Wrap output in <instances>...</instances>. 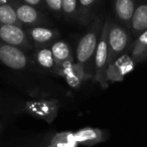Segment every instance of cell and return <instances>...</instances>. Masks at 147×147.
<instances>
[{
	"label": "cell",
	"mask_w": 147,
	"mask_h": 147,
	"mask_svg": "<svg viewBox=\"0 0 147 147\" xmlns=\"http://www.w3.org/2000/svg\"><path fill=\"white\" fill-rule=\"evenodd\" d=\"M29 38L37 45H47L51 42L59 35L57 31L42 26H34L27 30Z\"/></svg>",
	"instance_id": "5bb4252c"
},
{
	"label": "cell",
	"mask_w": 147,
	"mask_h": 147,
	"mask_svg": "<svg viewBox=\"0 0 147 147\" xmlns=\"http://www.w3.org/2000/svg\"><path fill=\"white\" fill-rule=\"evenodd\" d=\"M134 61L131 57H118L112 65L107 67L106 77L108 82H121L125 75L132 71Z\"/></svg>",
	"instance_id": "8992f818"
},
{
	"label": "cell",
	"mask_w": 147,
	"mask_h": 147,
	"mask_svg": "<svg viewBox=\"0 0 147 147\" xmlns=\"http://www.w3.org/2000/svg\"><path fill=\"white\" fill-rule=\"evenodd\" d=\"M51 144L53 147H78L79 143L77 142L75 135L73 132H59L53 137Z\"/></svg>",
	"instance_id": "e0dca14e"
},
{
	"label": "cell",
	"mask_w": 147,
	"mask_h": 147,
	"mask_svg": "<svg viewBox=\"0 0 147 147\" xmlns=\"http://www.w3.org/2000/svg\"><path fill=\"white\" fill-rule=\"evenodd\" d=\"M7 1H8V0H0V5L5 4V3H7Z\"/></svg>",
	"instance_id": "603a6c76"
},
{
	"label": "cell",
	"mask_w": 147,
	"mask_h": 147,
	"mask_svg": "<svg viewBox=\"0 0 147 147\" xmlns=\"http://www.w3.org/2000/svg\"><path fill=\"white\" fill-rule=\"evenodd\" d=\"M45 4L49 7V10L55 13H63L61 11V0H45Z\"/></svg>",
	"instance_id": "44dd1931"
},
{
	"label": "cell",
	"mask_w": 147,
	"mask_h": 147,
	"mask_svg": "<svg viewBox=\"0 0 147 147\" xmlns=\"http://www.w3.org/2000/svg\"><path fill=\"white\" fill-rule=\"evenodd\" d=\"M98 0H78L79 10L78 18L80 22L87 24L90 21L92 14L95 10Z\"/></svg>",
	"instance_id": "2e32d148"
},
{
	"label": "cell",
	"mask_w": 147,
	"mask_h": 147,
	"mask_svg": "<svg viewBox=\"0 0 147 147\" xmlns=\"http://www.w3.org/2000/svg\"><path fill=\"white\" fill-rule=\"evenodd\" d=\"M74 135L77 142L84 146H93L106 140L104 132L101 129L92 128V127L80 129L79 131L74 133Z\"/></svg>",
	"instance_id": "9c48e42d"
},
{
	"label": "cell",
	"mask_w": 147,
	"mask_h": 147,
	"mask_svg": "<svg viewBox=\"0 0 147 147\" xmlns=\"http://www.w3.org/2000/svg\"><path fill=\"white\" fill-rule=\"evenodd\" d=\"M112 18L108 16L103 22L101 29L100 38L97 45L96 53L94 57V69H95V80L103 87L106 88L108 85L106 71L107 63H108V32Z\"/></svg>",
	"instance_id": "7a4b0ae2"
},
{
	"label": "cell",
	"mask_w": 147,
	"mask_h": 147,
	"mask_svg": "<svg viewBox=\"0 0 147 147\" xmlns=\"http://www.w3.org/2000/svg\"><path fill=\"white\" fill-rule=\"evenodd\" d=\"M0 24H16L21 26L13 5L8 3L0 5Z\"/></svg>",
	"instance_id": "ac0fdd59"
},
{
	"label": "cell",
	"mask_w": 147,
	"mask_h": 147,
	"mask_svg": "<svg viewBox=\"0 0 147 147\" xmlns=\"http://www.w3.org/2000/svg\"><path fill=\"white\" fill-rule=\"evenodd\" d=\"M129 29L137 37L147 30V3L142 2L135 7L132 18L130 21Z\"/></svg>",
	"instance_id": "8fae6325"
},
{
	"label": "cell",
	"mask_w": 147,
	"mask_h": 147,
	"mask_svg": "<svg viewBox=\"0 0 147 147\" xmlns=\"http://www.w3.org/2000/svg\"><path fill=\"white\" fill-rule=\"evenodd\" d=\"M131 59L139 63L147 59V30L141 33L131 47Z\"/></svg>",
	"instance_id": "9a60e30c"
},
{
	"label": "cell",
	"mask_w": 147,
	"mask_h": 147,
	"mask_svg": "<svg viewBox=\"0 0 147 147\" xmlns=\"http://www.w3.org/2000/svg\"><path fill=\"white\" fill-rule=\"evenodd\" d=\"M102 16H98L91 23L86 34L80 39L76 51V63L85 69L87 77L91 74L90 67L94 61L95 53L102 29Z\"/></svg>",
	"instance_id": "6da1fadb"
},
{
	"label": "cell",
	"mask_w": 147,
	"mask_h": 147,
	"mask_svg": "<svg viewBox=\"0 0 147 147\" xmlns=\"http://www.w3.org/2000/svg\"><path fill=\"white\" fill-rule=\"evenodd\" d=\"M0 61L12 69H22L27 65V57L20 47L6 43L0 45Z\"/></svg>",
	"instance_id": "5b68a950"
},
{
	"label": "cell",
	"mask_w": 147,
	"mask_h": 147,
	"mask_svg": "<svg viewBox=\"0 0 147 147\" xmlns=\"http://www.w3.org/2000/svg\"><path fill=\"white\" fill-rule=\"evenodd\" d=\"M26 109L32 115L40 117L49 122L53 121L57 114V104L55 101L28 102L26 104Z\"/></svg>",
	"instance_id": "52a82bcc"
},
{
	"label": "cell",
	"mask_w": 147,
	"mask_h": 147,
	"mask_svg": "<svg viewBox=\"0 0 147 147\" xmlns=\"http://www.w3.org/2000/svg\"><path fill=\"white\" fill-rule=\"evenodd\" d=\"M14 8L16 11L17 19L21 25H35L43 21L42 15L34 6L21 3V4H15Z\"/></svg>",
	"instance_id": "ba28073f"
},
{
	"label": "cell",
	"mask_w": 147,
	"mask_h": 147,
	"mask_svg": "<svg viewBox=\"0 0 147 147\" xmlns=\"http://www.w3.org/2000/svg\"><path fill=\"white\" fill-rule=\"evenodd\" d=\"M22 1L25 4L31 5V6H34V7L40 5V3L42 2V0H22Z\"/></svg>",
	"instance_id": "7402d4cb"
},
{
	"label": "cell",
	"mask_w": 147,
	"mask_h": 147,
	"mask_svg": "<svg viewBox=\"0 0 147 147\" xmlns=\"http://www.w3.org/2000/svg\"><path fill=\"white\" fill-rule=\"evenodd\" d=\"M36 61L40 67L47 69H51L53 67H57L53 59V53L51 49H40L36 53Z\"/></svg>",
	"instance_id": "d6986e66"
},
{
	"label": "cell",
	"mask_w": 147,
	"mask_h": 147,
	"mask_svg": "<svg viewBox=\"0 0 147 147\" xmlns=\"http://www.w3.org/2000/svg\"><path fill=\"white\" fill-rule=\"evenodd\" d=\"M130 42V36L126 27L111 21L108 32V63L107 67L112 65L120 55L126 51Z\"/></svg>",
	"instance_id": "3957f363"
},
{
	"label": "cell",
	"mask_w": 147,
	"mask_h": 147,
	"mask_svg": "<svg viewBox=\"0 0 147 147\" xmlns=\"http://www.w3.org/2000/svg\"><path fill=\"white\" fill-rule=\"evenodd\" d=\"M114 13L120 23L129 28L133 12L135 10V0H113Z\"/></svg>",
	"instance_id": "30bf717a"
},
{
	"label": "cell",
	"mask_w": 147,
	"mask_h": 147,
	"mask_svg": "<svg viewBox=\"0 0 147 147\" xmlns=\"http://www.w3.org/2000/svg\"><path fill=\"white\" fill-rule=\"evenodd\" d=\"M47 147H53V145H51V144H49V145H47Z\"/></svg>",
	"instance_id": "cb8c5ba5"
},
{
	"label": "cell",
	"mask_w": 147,
	"mask_h": 147,
	"mask_svg": "<svg viewBox=\"0 0 147 147\" xmlns=\"http://www.w3.org/2000/svg\"><path fill=\"white\" fill-rule=\"evenodd\" d=\"M29 36L20 25L0 24V40L3 43L17 47L30 49Z\"/></svg>",
	"instance_id": "277c9868"
},
{
	"label": "cell",
	"mask_w": 147,
	"mask_h": 147,
	"mask_svg": "<svg viewBox=\"0 0 147 147\" xmlns=\"http://www.w3.org/2000/svg\"><path fill=\"white\" fill-rule=\"evenodd\" d=\"M78 0H61V11L67 19L78 17Z\"/></svg>",
	"instance_id": "ffe728a7"
},
{
	"label": "cell",
	"mask_w": 147,
	"mask_h": 147,
	"mask_svg": "<svg viewBox=\"0 0 147 147\" xmlns=\"http://www.w3.org/2000/svg\"><path fill=\"white\" fill-rule=\"evenodd\" d=\"M51 53H53V59H55V63L57 69H61V67H65V65H69V63H74L73 55H71V49L67 43L65 41L59 40L55 41L53 45H51Z\"/></svg>",
	"instance_id": "4fadbf2b"
},
{
	"label": "cell",
	"mask_w": 147,
	"mask_h": 147,
	"mask_svg": "<svg viewBox=\"0 0 147 147\" xmlns=\"http://www.w3.org/2000/svg\"><path fill=\"white\" fill-rule=\"evenodd\" d=\"M59 73L65 79V82L73 88H78L87 77L85 69L76 61L59 69Z\"/></svg>",
	"instance_id": "7c38bea8"
}]
</instances>
